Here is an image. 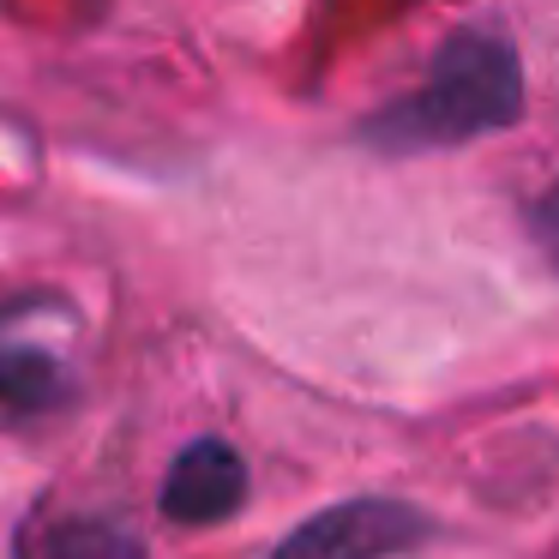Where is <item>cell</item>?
Here are the masks:
<instances>
[{"mask_svg": "<svg viewBox=\"0 0 559 559\" xmlns=\"http://www.w3.org/2000/svg\"><path fill=\"white\" fill-rule=\"evenodd\" d=\"M19 559H145V535L109 511H67L31 523Z\"/></svg>", "mask_w": 559, "mask_h": 559, "instance_id": "cell-4", "label": "cell"}, {"mask_svg": "<svg viewBox=\"0 0 559 559\" xmlns=\"http://www.w3.org/2000/svg\"><path fill=\"white\" fill-rule=\"evenodd\" d=\"M163 518L187 523V530H205V523H223L247 506V463L235 445L223 439H193L181 457L163 475Z\"/></svg>", "mask_w": 559, "mask_h": 559, "instance_id": "cell-3", "label": "cell"}, {"mask_svg": "<svg viewBox=\"0 0 559 559\" xmlns=\"http://www.w3.org/2000/svg\"><path fill=\"white\" fill-rule=\"evenodd\" d=\"M73 397V373L61 355L37 349V343H7L0 349V415L7 421H31L49 415Z\"/></svg>", "mask_w": 559, "mask_h": 559, "instance_id": "cell-5", "label": "cell"}, {"mask_svg": "<svg viewBox=\"0 0 559 559\" xmlns=\"http://www.w3.org/2000/svg\"><path fill=\"white\" fill-rule=\"evenodd\" d=\"M439 523L409 499H385V493H361V499H337V506L313 511L307 523H295L271 559H397L415 554L421 542H433Z\"/></svg>", "mask_w": 559, "mask_h": 559, "instance_id": "cell-2", "label": "cell"}, {"mask_svg": "<svg viewBox=\"0 0 559 559\" xmlns=\"http://www.w3.org/2000/svg\"><path fill=\"white\" fill-rule=\"evenodd\" d=\"M530 235H535V247H542V259L559 271V181L530 205Z\"/></svg>", "mask_w": 559, "mask_h": 559, "instance_id": "cell-6", "label": "cell"}, {"mask_svg": "<svg viewBox=\"0 0 559 559\" xmlns=\"http://www.w3.org/2000/svg\"><path fill=\"white\" fill-rule=\"evenodd\" d=\"M523 115V61L499 31H457L433 49L427 79L409 97L367 115L361 139L385 157L451 151L511 127Z\"/></svg>", "mask_w": 559, "mask_h": 559, "instance_id": "cell-1", "label": "cell"}]
</instances>
